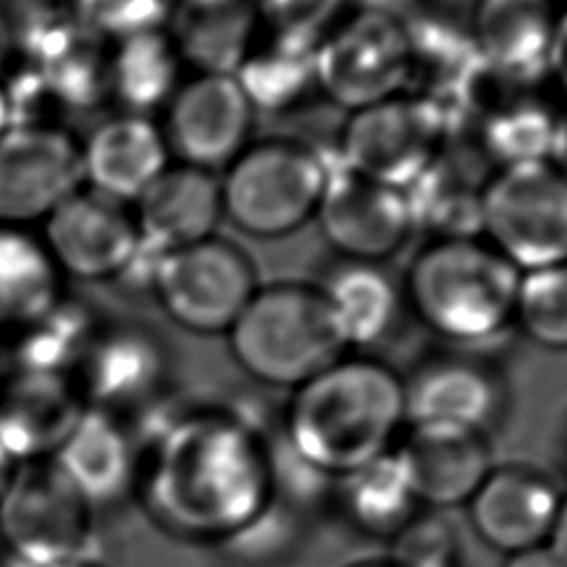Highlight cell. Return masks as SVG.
Instances as JSON below:
<instances>
[{
	"mask_svg": "<svg viewBox=\"0 0 567 567\" xmlns=\"http://www.w3.org/2000/svg\"><path fill=\"white\" fill-rule=\"evenodd\" d=\"M503 567H567L547 545L505 556Z\"/></svg>",
	"mask_w": 567,
	"mask_h": 567,
	"instance_id": "obj_37",
	"label": "cell"
},
{
	"mask_svg": "<svg viewBox=\"0 0 567 567\" xmlns=\"http://www.w3.org/2000/svg\"><path fill=\"white\" fill-rule=\"evenodd\" d=\"M93 514L51 458L20 463L0 498L2 549L35 563L91 551Z\"/></svg>",
	"mask_w": 567,
	"mask_h": 567,
	"instance_id": "obj_11",
	"label": "cell"
},
{
	"mask_svg": "<svg viewBox=\"0 0 567 567\" xmlns=\"http://www.w3.org/2000/svg\"><path fill=\"white\" fill-rule=\"evenodd\" d=\"M396 447L419 505L434 512L465 507L496 465L489 436L458 430L405 427Z\"/></svg>",
	"mask_w": 567,
	"mask_h": 567,
	"instance_id": "obj_25",
	"label": "cell"
},
{
	"mask_svg": "<svg viewBox=\"0 0 567 567\" xmlns=\"http://www.w3.org/2000/svg\"><path fill=\"white\" fill-rule=\"evenodd\" d=\"M84 408L71 377L16 368L0 383V445L18 465L47 461Z\"/></svg>",
	"mask_w": 567,
	"mask_h": 567,
	"instance_id": "obj_24",
	"label": "cell"
},
{
	"mask_svg": "<svg viewBox=\"0 0 567 567\" xmlns=\"http://www.w3.org/2000/svg\"><path fill=\"white\" fill-rule=\"evenodd\" d=\"M182 58L166 29H151L115 40L106 55V91L124 113L148 115L164 109L182 82Z\"/></svg>",
	"mask_w": 567,
	"mask_h": 567,
	"instance_id": "obj_31",
	"label": "cell"
},
{
	"mask_svg": "<svg viewBox=\"0 0 567 567\" xmlns=\"http://www.w3.org/2000/svg\"><path fill=\"white\" fill-rule=\"evenodd\" d=\"M403 24L408 35L405 91L443 111L452 131L458 133L489 80L467 18L423 2L403 16Z\"/></svg>",
	"mask_w": 567,
	"mask_h": 567,
	"instance_id": "obj_13",
	"label": "cell"
},
{
	"mask_svg": "<svg viewBox=\"0 0 567 567\" xmlns=\"http://www.w3.org/2000/svg\"><path fill=\"white\" fill-rule=\"evenodd\" d=\"M405 427L489 436L505 419L509 392L489 352L445 348L403 374Z\"/></svg>",
	"mask_w": 567,
	"mask_h": 567,
	"instance_id": "obj_10",
	"label": "cell"
},
{
	"mask_svg": "<svg viewBox=\"0 0 567 567\" xmlns=\"http://www.w3.org/2000/svg\"><path fill=\"white\" fill-rule=\"evenodd\" d=\"M403 374L388 361L346 352L290 390L281 441L321 478H339L396 447L405 432Z\"/></svg>",
	"mask_w": 567,
	"mask_h": 567,
	"instance_id": "obj_2",
	"label": "cell"
},
{
	"mask_svg": "<svg viewBox=\"0 0 567 567\" xmlns=\"http://www.w3.org/2000/svg\"><path fill=\"white\" fill-rule=\"evenodd\" d=\"M346 352L372 354L410 317L401 277L388 264L337 257L315 281Z\"/></svg>",
	"mask_w": 567,
	"mask_h": 567,
	"instance_id": "obj_22",
	"label": "cell"
},
{
	"mask_svg": "<svg viewBox=\"0 0 567 567\" xmlns=\"http://www.w3.org/2000/svg\"><path fill=\"white\" fill-rule=\"evenodd\" d=\"M257 113L233 73H193L164 106L173 162L224 171L250 142Z\"/></svg>",
	"mask_w": 567,
	"mask_h": 567,
	"instance_id": "obj_14",
	"label": "cell"
},
{
	"mask_svg": "<svg viewBox=\"0 0 567 567\" xmlns=\"http://www.w3.org/2000/svg\"><path fill=\"white\" fill-rule=\"evenodd\" d=\"M514 330L551 352H567V264L520 272Z\"/></svg>",
	"mask_w": 567,
	"mask_h": 567,
	"instance_id": "obj_33",
	"label": "cell"
},
{
	"mask_svg": "<svg viewBox=\"0 0 567 567\" xmlns=\"http://www.w3.org/2000/svg\"><path fill=\"white\" fill-rule=\"evenodd\" d=\"M51 461L93 512L135 496L140 447L124 416L84 408Z\"/></svg>",
	"mask_w": 567,
	"mask_h": 567,
	"instance_id": "obj_21",
	"label": "cell"
},
{
	"mask_svg": "<svg viewBox=\"0 0 567 567\" xmlns=\"http://www.w3.org/2000/svg\"><path fill=\"white\" fill-rule=\"evenodd\" d=\"M261 286L252 257L213 235L162 255L153 288L164 315L193 334H226Z\"/></svg>",
	"mask_w": 567,
	"mask_h": 567,
	"instance_id": "obj_7",
	"label": "cell"
},
{
	"mask_svg": "<svg viewBox=\"0 0 567 567\" xmlns=\"http://www.w3.org/2000/svg\"><path fill=\"white\" fill-rule=\"evenodd\" d=\"M319 95L346 113L408 89L403 18L346 9L317 42Z\"/></svg>",
	"mask_w": 567,
	"mask_h": 567,
	"instance_id": "obj_9",
	"label": "cell"
},
{
	"mask_svg": "<svg viewBox=\"0 0 567 567\" xmlns=\"http://www.w3.org/2000/svg\"><path fill=\"white\" fill-rule=\"evenodd\" d=\"M520 270L483 237L423 241L401 284L410 317L447 348L487 352L514 328Z\"/></svg>",
	"mask_w": 567,
	"mask_h": 567,
	"instance_id": "obj_3",
	"label": "cell"
},
{
	"mask_svg": "<svg viewBox=\"0 0 567 567\" xmlns=\"http://www.w3.org/2000/svg\"><path fill=\"white\" fill-rule=\"evenodd\" d=\"M565 461H567V445H565Z\"/></svg>",
	"mask_w": 567,
	"mask_h": 567,
	"instance_id": "obj_47",
	"label": "cell"
},
{
	"mask_svg": "<svg viewBox=\"0 0 567 567\" xmlns=\"http://www.w3.org/2000/svg\"><path fill=\"white\" fill-rule=\"evenodd\" d=\"M481 237L520 272L567 264V177L549 159L494 171Z\"/></svg>",
	"mask_w": 567,
	"mask_h": 567,
	"instance_id": "obj_6",
	"label": "cell"
},
{
	"mask_svg": "<svg viewBox=\"0 0 567 567\" xmlns=\"http://www.w3.org/2000/svg\"><path fill=\"white\" fill-rule=\"evenodd\" d=\"M560 9L558 0H476L467 22L487 69L512 80L545 78Z\"/></svg>",
	"mask_w": 567,
	"mask_h": 567,
	"instance_id": "obj_27",
	"label": "cell"
},
{
	"mask_svg": "<svg viewBox=\"0 0 567 567\" xmlns=\"http://www.w3.org/2000/svg\"><path fill=\"white\" fill-rule=\"evenodd\" d=\"M334 498L352 529L385 540L423 509L399 447L334 478Z\"/></svg>",
	"mask_w": 567,
	"mask_h": 567,
	"instance_id": "obj_30",
	"label": "cell"
},
{
	"mask_svg": "<svg viewBox=\"0 0 567 567\" xmlns=\"http://www.w3.org/2000/svg\"><path fill=\"white\" fill-rule=\"evenodd\" d=\"M558 2H560V4H563V7H567V0H558Z\"/></svg>",
	"mask_w": 567,
	"mask_h": 567,
	"instance_id": "obj_46",
	"label": "cell"
},
{
	"mask_svg": "<svg viewBox=\"0 0 567 567\" xmlns=\"http://www.w3.org/2000/svg\"><path fill=\"white\" fill-rule=\"evenodd\" d=\"M135 496L151 518L188 540H233L270 505L275 465L255 430L219 408L142 410Z\"/></svg>",
	"mask_w": 567,
	"mask_h": 567,
	"instance_id": "obj_1",
	"label": "cell"
},
{
	"mask_svg": "<svg viewBox=\"0 0 567 567\" xmlns=\"http://www.w3.org/2000/svg\"><path fill=\"white\" fill-rule=\"evenodd\" d=\"M261 24L310 38H319L348 9L346 0H255Z\"/></svg>",
	"mask_w": 567,
	"mask_h": 567,
	"instance_id": "obj_35",
	"label": "cell"
},
{
	"mask_svg": "<svg viewBox=\"0 0 567 567\" xmlns=\"http://www.w3.org/2000/svg\"><path fill=\"white\" fill-rule=\"evenodd\" d=\"M233 361L252 381L295 390L346 354L315 281L261 284L226 332Z\"/></svg>",
	"mask_w": 567,
	"mask_h": 567,
	"instance_id": "obj_4",
	"label": "cell"
},
{
	"mask_svg": "<svg viewBox=\"0 0 567 567\" xmlns=\"http://www.w3.org/2000/svg\"><path fill=\"white\" fill-rule=\"evenodd\" d=\"M348 567H410V565H401V563H394L390 560L388 556L385 558H372V560H359V563H352Z\"/></svg>",
	"mask_w": 567,
	"mask_h": 567,
	"instance_id": "obj_45",
	"label": "cell"
},
{
	"mask_svg": "<svg viewBox=\"0 0 567 567\" xmlns=\"http://www.w3.org/2000/svg\"><path fill=\"white\" fill-rule=\"evenodd\" d=\"M13 124V113H11V104H9V93L4 82L0 80V135Z\"/></svg>",
	"mask_w": 567,
	"mask_h": 567,
	"instance_id": "obj_44",
	"label": "cell"
},
{
	"mask_svg": "<svg viewBox=\"0 0 567 567\" xmlns=\"http://www.w3.org/2000/svg\"><path fill=\"white\" fill-rule=\"evenodd\" d=\"M166 377L162 339L142 326H117L93 334L73 383L86 408L128 419L162 399Z\"/></svg>",
	"mask_w": 567,
	"mask_h": 567,
	"instance_id": "obj_18",
	"label": "cell"
},
{
	"mask_svg": "<svg viewBox=\"0 0 567 567\" xmlns=\"http://www.w3.org/2000/svg\"><path fill=\"white\" fill-rule=\"evenodd\" d=\"M259 27L255 0H173L166 31L193 73H235Z\"/></svg>",
	"mask_w": 567,
	"mask_h": 567,
	"instance_id": "obj_29",
	"label": "cell"
},
{
	"mask_svg": "<svg viewBox=\"0 0 567 567\" xmlns=\"http://www.w3.org/2000/svg\"><path fill=\"white\" fill-rule=\"evenodd\" d=\"M545 78L554 86V91L563 95L567 102V7L560 9L556 22V31L545 64Z\"/></svg>",
	"mask_w": 567,
	"mask_h": 567,
	"instance_id": "obj_36",
	"label": "cell"
},
{
	"mask_svg": "<svg viewBox=\"0 0 567 567\" xmlns=\"http://www.w3.org/2000/svg\"><path fill=\"white\" fill-rule=\"evenodd\" d=\"M454 135L450 120L427 100L399 93L350 111L337 131L332 159L354 173L405 188Z\"/></svg>",
	"mask_w": 567,
	"mask_h": 567,
	"instance_id": "obj_8",
	"label": "cell"
},
{
	"mask_svg": "<svg viewBox=\"0 0 567 567\" xmlns=\"http://www.w3.org/2000/svg\"><path fill=\"white\" fill-rule=\"evenodd\" d=\"M84 188L133 206L173 162L162 126L148 115L120 111L80 140Z\"/></svg>",
	"mask_w": 567,
	"mask_h": 567,
	"instance_id": "obj_23",
	"label": "cell"
},
{
	"mask_svg": "<svg viewBox=\"0 0 567 567\" xmlns=\"http://www.w3.org/2000/svg\"><path fill=\"white\" fill-rule=\"evenodd\" d=\"M315 221L337 257L357 261L388 264L414 235L403 188L354 173L332 155Z\"/></svg>",
	"mask_w": 567,
	"mask_h": 567,
	"instance_id": "obj_15",
	"label": "cell"
},
{
	"mask_svg": "<svg viewBox=\"0 0 567 567\" xmlns=\"http://www.w3.org/2000/svg\"><path fill=\"white\" fill-rule=\"evenodd\" d=\"M84 186L80 140L58 122H16L0 135V226L42 224Z\"/></svg>",
	"mask_w": 567,
	"mask_h": 567,
	"instance_id": "obj_12",
	"label": "cell"
},
{
	"mask_svg": "<svg viewBox=\"0 0 567 567\" xmlns=\"http://www.w3.org/2000/svg\"><path fill=\"white\" fill-rule=\"evenodd\" d=\"M131 210L140 239L162 252L202 241L224 219L219 175L171 162Z\"/></svg>",
	"mask_w": 567,
	"mask_h": 567,
	"instance_id": "obj_26",
	"label": "cell"
},
{
	"mask_svg": "<svg viewBox=\"0 0 567 567\" xmlns=\"http://www.w3.org/2000/svg\"><path fill=\"white\" fill-rule=\"evenodd\" d=\"M350 9H363V11H377V13H390L403 18L412 9L421 7L423 0H346Z\"/></svg>",
	"mask_w": 567,
	"mask_h": 567,
	"instance_id": "obj_38",
	"label": "cell"
},
{
	"mask_svg": "<svg viewBox=\"0 0 567 567\" xmlns=\"http://www.w3.org/2000/svg\"><path fill=\"white\" fill-rule=\"evenodd\" d=\"M18 463L7 454V450L0 445V498L9 485V481L13 478V472H16Z\"/></svg>",
	"mask_w": 567,
	"mask_h": 567,
	"instance_id": "obj_43",
	"label": "cell"
},
{
	"mask_svg": "<svg viewBox=\"0 0 567 567\" xmlns=\"http://www.w3.org/2000/svg\"><path fill=\"white\" fill-rule=\"evenodd\" d=\"M547 547L567 565V494L563 496V503H560L556 523H554V527H551Z\"/></svg>",
	"mask_w": 567,
	"mask_h": 567,
	"instance_id": "obj_39",
	"label": "cell"
},
{
	"mask_svg": "<svg viewBox=\"0 0 567 567\" xmlns=\"http://www.w3.org/2000/svg\"><path fill=\"white\" fill-rule=\"evenodd\" d=\"M173 0H71L73 18L95 35H126L166 29Z\"/></svg>",
	"mask_w": 567,
	"mask_h": 567,
	"instance_id": "obj_34",
	"label": "cell"
},
{
	"mask_svg": "<svg viewBox=\"0 0 567 567\" xmlns=\"http://www.w3.org/2000/svg\"><path fill=\"white\" fill-rule=\"evenodd\" d=\"M563 492L534 465H494L467 501V520L489 549L512 556L547 545Z\"/></svg>",
	"mask_w": 567,
	"mask_h": 567,
	"instance_id": "obj_19",
	"label": "cell"
},
{
	"mask_svg": "<svg viewBox=\"0 0 567 567\" xmlns=\"http://www.w3.org/2000/svg\"><path fill=\"white\" fill-rule=\"evenodd\" d=\"M62 275L40 235L0 226V328L22 330L62 297Z\"/></svg>",
	"mask_w": 567,
	"mask_h": 567,
	"instance_id": "obj_32",
	"label": "cell"
},
{
	"mask_svg": "<svg viewBox=\"0 0 567 567\" xmlns=\"http://www.w3.org/2000/svg\"><path fill=\"white\" fill-rule=\"evenodd\" d=\"M18 53V24L13 18L0 13V69Z\"/></svg>",
	"mask_w": 567,
	"mask_h": 567,
	"instance_id": "obj_41",
	"label": "cell"
},
{
	"mask_svg": "<svg viewBox=\"0 0 567 567\" xmlns=\"http://www.w3.org/2000/svg\"><path fill=\"white\" fill-rule=\"evenodd\" d=\"M47 567H113V565L91 549V551H84V554H78V556H71V558L58 560V563H49Z\"/></svg>",
	"mask_w": 567,
	"mask_h": 567,
	"instance_id": "obj_42",
	"label": "cell"
},
{
	"mask_svg": "<svg viewBox=\"0 0 567 567\" xmlns=\"http://www.w3.org/2000/svg\"><path fill=\"white\" fill-rule=\"evenodd\" d=\"M233 75L257 115L299 111L319 95L317 42L261 24Z\"/></svg>",
	"mask_w": 567,
	"mask_h": 567,
	"instance_id": "obj_28",
	"label": "cell"
},
{
	"mask_svg": "<svg viewBox=\"0 0 567 567\" xmlns=\"http://www.w3.org/2000/svg\"><path fill=\"white\" fill-rule=\"evenodd\" d=\"M494 168L461 133H454L403 193L414 235L423 241L481 237V215Z\"/></svg>",
	"mask_w": 567,
	"mask_h": 567,
	"instance_id": "obj_20",
	"label": "cell"
},
{
	"mask_svg": "<svg viewBox=\"0 0 567 567\" xmlns=\"http://www.w3.org/2000/svg\"><path fill=\"white\" fill-rule=\"evenodd\" d=\"M40 226V239L62 279H117L140 246L131 206L84 186L69 195Z\"/></svg>",
	"mask_w": 567,
	"mask_h": 567,
	"instance_id": "obj_17",
	"label": "cell"
},
{
	"mask_svg": "<svg viewBox=\"0 0 567 567\" xmlns=\"http://www.w3.org/2000/svg\"><path fill=\"white\" fill-rule=\"evenodd\" d=\"M330 155L315 144L268 135L252 142L221 171L224 217L255 239H279L315 219Z\"/></svg>",
	"mask_w": 567,
	"mask_h": 567,
	"instance_id": "obj_5",
	"label": "cell"
},
{
	"mask_svg": "<svg viewBox=\"0 0 567 567\" xmlns=\"http://www.w3.org/2000/svg\"><path fill=\"white\" fill-rule=\"evenodd\" d=\"M549 162L567 177V102L563 104V111H560V117H558Z\"/></svg>",
	"mask_w": 567,
	"mask_h": 567,
	"instance_id": "obj_40",
	"label": "cell"
},
{
	"mask_svg": "<svg viewBox=\"0 0 567 567\" xmlns=\"http://www.w3.org/2000/svg\"><path fill=\"white\" fill-rule=\"evenodd\" d=\"M563 104L547 78L512 80L489 71V80L458 133L481 151L494 171L545 162L551 155Z\"/></svg>",
	"mask_w": 567,
	"mask_h": 567,
	"instance_id": "obj_16",
	"label": "cell"
}]
</instances>
